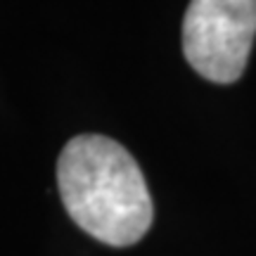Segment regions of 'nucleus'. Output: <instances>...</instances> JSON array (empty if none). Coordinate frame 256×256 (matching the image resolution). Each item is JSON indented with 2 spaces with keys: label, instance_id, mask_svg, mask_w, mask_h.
<instances>
[{
  "label": "nucleus",
  "instance_id": "obj_1",
  "mask_svg": "<svg viewBox=\"0 0 256 256\" xmlns=\"http://www.w3.org/2000/svg\"><path fill=\"white\" fill-rule=\"evenodd\" d=\"M57 185L72 220L110 247H130L154 218L152 197L138 162L107 136L83 133L57 159Z\"/></svg>",
  "mask_w": 256,
  "mask_h": 256
},
{
  "label": "nucleus",
  "instance_id": "obj_2",
  "mask_svg": "<svg viewBox=\"0 0 256 256\" xmlns=\"http://www.w3.org/2000/svg\"><path fill=\"white\" fill-rule=\"evenodd\" d=\"M254 38L256 0H190L183 19V52L206 81H238Z\"/></svg>",
  "mask_w": 256,
  "mask_h": 256
}]
</instances>
